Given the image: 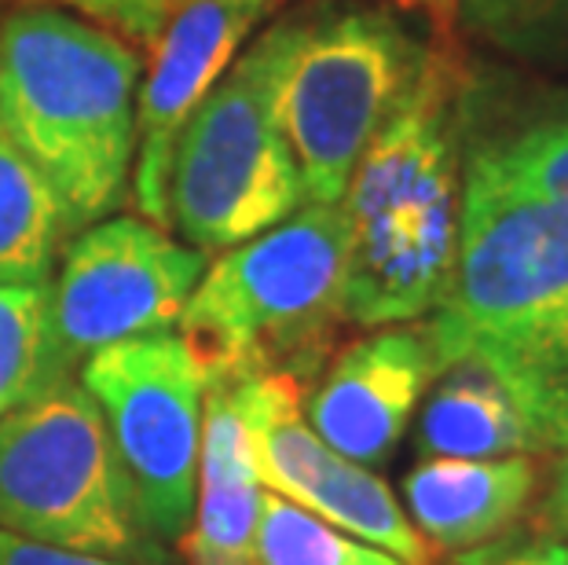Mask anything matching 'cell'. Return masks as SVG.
Returning <instances> with one entry per match:
<instances>
[{
    "mask_svg": "<svg viewBox=\"0 0 568 565\" xmlns=\"http://www.w3.org/2000/svg\"><path fill=\"white\" fill-rule=\"evenodd\" d=\"M100 404L140 522L154 544H180L195 507L205 430V367L173 331L103 345L81 364Z\"/></svg>",
    "mask_w": 568,
    "mask_h": 565,
    "instance_id": "cell-8",
    "label": "cell"
},
{
    "mask_svg": "<svg viewBox=\"0 0 568 565\" xmlns=\"http://www.w3.org/2000/svg\"><path fill=\"white\" fill-rule=\"evenodd\" d=\"M205 272V254L143 218H103L67 246L52 316L70 364L103 345L162 334L180 320Z\"/></svg>",
    "mask_w": 568,
    "mask_h": 565,
    "instance_id": "cell-9",
    "label": "cell"
},
{
    "mask_svg": "<svg viewBox=\"0 0 568 565\" xmlns=\"http://www.w3.org/2000/svg\"><path fill=\"white\" fill-rule=\"evenodd\" d=\"M429 52L382 11H345L294 27L275 118L297 162L305 202L337 206L371 140L400 111Z\"/></svg>",
    "mask_w": 568,
    "mask_h": 565,
    "instance_id": "cell-7",
    "label": "cell"
},
{
    "mask_svg": "<svg viewBox=\"0 0 568 565\" xmlns=\"http://www.w3.org/2000/svg\"><path fill=\"white\" fill-rule=\"evenodd\" d=\"M536 466L528 455L506 460H422L404 481L410 525L429 547L469 551L503 536L525 514Z\"/></svg>",
    "mask_w": 568,
    "mask_h": 565,
    "instance_id": "cell-14",
    "label": "cell"
},
{
    "mask_svg": "<svg viewBox=\"0 0 568 565\" xmlns=\"http://www.w3.org/2000/svg\"><path fill=\"white\" fill-rule=\"evenodd\" d=\"M264 485L253 463L243 404L232 382L205 390V430L195 507L180 539L187 565H257V522Z\"/></svg>",
    "mask_w": 568,
    "mask_h": 565,
    "instance_id": "cell-13",
    "label": "cell"
},
{
    "mask_svg": "<svg viewBox=\"0 0 568 565\" xmlns=\"http://www.w3.org/2000/svg\"><path fill=\"white\" fill-rule=\"evenodd\" d=\"M433 379L437 356L426 331H374L334 360L305 401V418L345 460L378 466L400 444Z\"/></svg>",
    "mask_w": 568,
    "mask_h": 565,
    "instance_id": "cell-12",
    "label": "cell"
},
{
    "mask_svg": "<svg viewBox=\"0 0 568 565\" xmlns=\"http://www.w3.org/2000/svg\"><path fill=\"white\" fill-rule=\"evenodd\" d=\"M348 221L342 202L290 213L205 264L176 327L210 382L290 375L323 367L345 320Z\"/></svg>",
    "mask_w": 568,
    "mask_h": 565,
    "instance_id": "cell-4",
    "label": "cell"
},
{
    "mask_svg": "<svg viewBox=\"0 0 568 565\" xmlns=\"http://www.w3.org/2000/svg\"><path fill=\"white\" fill-rule=\"evenodd\" d=\"M452 95L444 59L429 56L400 111L348 176L345 320L359 327L426 316L452 283L463 199Z\"/></svg>",
    "mask_w": 568,
    "mask_h": 565,
    "instance_id": "cell-3",
    "label": "cell"
},
{
    "mask_svg": "<svg viewBox=\"0 0 568 565\" xmlns=\"http://www.w3.org/2000/svg\"><path fill=\"white\" fill-rule=\"evenodd\" d=\"M0 4H4V0H0Z\"/></svg>",
    "mask_w": 568,
    "mask_h": 565,
    "instance_id": "cell-24",
    "label": "cell"
},
{
    "mask_svg": "<svg viewBox=\"0 0 568 565\" xmlns=\"http://www.w3.org/2000/svg\"><path fill=\"white\" fill-rule=\"evenodd\" d=\"M426 339L437 371L480 367L539 452L568 448V210L469 162L458 199V246Z\"/></svg>",
    "mask_w": 568,
    "mask_h": 565,
    "instance_id": "cell-1",
    "label": "cell"
},
{
    "mask_svg": "<svg viewBox=\"0 0 568 565\" xmlns=\"http://www.w3.org/2000/svg\"><path fill=\"white\" fill-rule=\"evenodd\" d=\"M74 375L55 334L52 283H0V418Z\"/></svg>",
    "mask_w": 568,
    "mask_h": 565,
    "instance_id": "cell-17",
    "label": "cell"
},
{
    "mask_svg": "<svg viewBox=\"0 0 568 565\" xmlns=\"http://www.w3.org/2000/svg\"><path fill=\"white\" fill-rule=\"evenodd\" d=\"M294 27H272L187 118L169 173V218L191 246L224 254L305 202L297 162L275 118V85Z\"/></svg>",
    "mask_w": 568,
    "mask_h": 565,
    "instance_id": "cell-6",
    "label": "cell"
},
{
    "mask_svg": "<svg viewBox=\"0 0 568 565\" xmlns=\"http://www.w3.org/2000/svg\"><path fill=\"white\" fill-rule=\"evenodd\" d=\"M0 565H132V562L63 551V547L38 544V539H27V536H16L0 528Z\"/></svg>",
    "mask_w": 568,
    "mask_h": 565,
    "instance_id": "cell-21",
    "label": "cell"
},
{
    "mask_svg": "<svg viewBox=\"0 0 568 565\" xmlns=\"http://www.w3.org/2000/svg\"><path fill=\"white\" fill-rule=\"evenodd\" d=\"M0 528L81 555L165 565L100 404L74 379L0 418Z\"/></svg>",
    "mask_w": 568,
    "mask_h": 565,
    "instance_id": "cell-5",
    "label": "cell"
},
{
    "mask_svg": "<svg viewBox=\"0 0 568 565\" xmlns=\"http://www.w3.org/2000/svg\"><path fill=\"white\" fill-rule=\"evenodd\" d=\"M275 0H176L151 44L148 78L136 95V154L132 195L143 221L173 228L169 173L187 118L224 78L246 33L268 16Z\"/></svg>",
    "mask_w": 568,
    "mask_h": 565,
    "instance_id": "cell-11",
    "label": "cell"
},
{
    "mask_svg": "<svg viewBox=\"0 0 568 565\" xmlns=\"http://www.w3.org/2000/svg\"><path fill=\"white\" fill-rule=\"evenodd\" d=\"M418 448L426 460H506L539 452V444L510 396L480 367L458 360L433 379L418 418Z\"/></svg>",
    "mask_w": 568,
    "mask_h": 565,
    "instance_id": "cell-15",
    "label": "cell"
},
{
    "mask_svg": "<svg viewBox=\"0 0 568 565\" xmlns=\"http://www.w3.org/2000/svg\"><path fill=\"white\" fill-rule=\"evenodd\" d=\"M396 4H407V8H426L433 19L440 22V27H447L455 16V4L458 0H396Z\"/></svg>",
    "mask_w": 568,
    "mask_h": 565,
    "instance_id": "cell-23",
    "label": "cell"
},
{
    "mask_svg": "<svg viewBox=\"0 0 568 565\" xmlns=\"http://www.w3.org/2000/svg\"><path fill=\"white\" fill-rule=\"evenodd\" d=\"M455 565H568V544L554 533L506 528L488 544L463 551Z\"/></svg>",
    "mask_w": 568,
    "mask_h": 565,
    "instance_id": "cell-20",
    "label": "cell"
},
{
    "mask_svg": "<svg viewBox=\"0 0 568 565\" xmlns=\"http://www.w3.org/2000/svg\"><path fill=\"white\" fill-rule=\"evenodd\" d=\"M257 565H407L389 551L342 533L286 496L264 488L257 522Z\"/></svg>",
    "mask_w": 568,
    "mask_h": 565,
    "instance_id": "cell-18",
    "label": "cell"
},
{
    "mask_svg": "<svg viewBox=\"0 0 568 565\" xmlns=\"http://www.w3.org/2000/svg\"><path fill=\"white\" fill-rule=\"evenodd\" d=\"M243 404L246 434L261 485L337 525L348 536L389 551L407 565H429L433 547L410 525L393 488L342 452H334L305 418V393L290 375L232 382Z\"/></svg>",
    "mask_w": 568,
    "mask_h": 565,
    "instance_id": "cell-10",
    "label": "cell"
},
{
    "mask_svg": "<svg viewBox=\"0 0 568 565\" xmlns=\"http://www.w3.org/2000/svg\"><path fill=\"white\" fill-rule=\"evenodd\" d=\"M506 184L528 191V195L550 199L568 210V114L558 122H542L528 129L506 148L480 151Z\"/></svg>",
    "mask_w": 568,
    "mask_h": 565,
    "instance_id": "cell-19",
    "label": "cell"
},
{
    "mask_svg": "<svg viewBox=\"0 0 568 565\" xmlns=\"http://www.w3.org/2000/svg\"><path fill=\"white\" fill-rule=\"evenodd\" d=\"M136 78V48L70 11L22 4L0 16V125L55 191L70 235L125 199Z\"/></svg>",
    "mask_w": 568,
    "mask_h": 565,
    "instance_id": "cell-2",
    "label": "cell"
},
{
    "mask_svg": "<svg viewBox=\"0 0 568 565\" xmlns=\"http://www.w3.org/2000/svg\"><path fill=\"white\" fill-rule=\"evenodd\" d=\"M63 235L55 191L0 125V283H44Z\"/></svg>",
    "mask_w": 568,
    "mask_h": 565,
    "instance_id": "cell-16",
    "label": "cell"
},
{
    "mask_svg": "<svg viewBox=\"0 0 568 565\" xmlns=\"http://www.w3.org/2000/svg\"><path fill=\"white\" fill-rule=\"evenodd\" d=\"M547 518L558 533L568 536V455L558 466V477H554V488H550V500H547Z\"/></svg>",
    "mask_w": 568,
    "mask_h": 565,
    "instance_id": "cell-22",
    "label": "cell"
}]
</instances>
